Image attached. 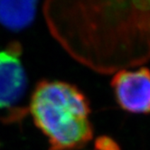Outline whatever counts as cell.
Segmentation results:
<instances>
[{
    "mask_svg": "<svg viewBox=\"0 0 150 150\" xmlns=\"http://www.w3.org/2000/svg\"><path fill=\"white\" fill-rule=\"evenodd\" d=\"M30 111L35 125L48 137L52 150L78 148L92 137L89 103L69 83L40 82L32 95Z\"/></svg>",
    "mask_w": 150,
    "mask_h": 150,
    "instance_id": "cell-1",
    "label": "cell"
},
{
    "mask_svg": "<svg viewBox=\"0 0 150 150\" xmlns=\"http://www.w3.org/2000/svg\"><path fill=\"white\" fill-rule=\"evenodd\" d=\"M27 77L15 47L0 51V109L10 108L24 97Z\"/></svg>",
    "mask_w": 150,
    "mask_h": 150,
    "instance_id": "cell-3",
    "label": "cell"
},
{
    "mask_svg": "<svg viewBox=\"0 0 150 150\" xmlns=\"http://www.w3.org/2000/svg\"><path fill=\"white\" fill-rule=\"evenodd\" d=\"M112 86L117 102L131 113H147L150 105V80L146 68L117 73Z\"/></svg>",
    "mask_w": 150,
    "mask_h": 150,
    "instance_id": "cell-2",
    "label": "cell"
},
{
    "mask_svg": "<svg viewBox=\"0 0 150 150\" xmlns=\"http://www.w3.org/2000/svg\"><path fill=\"white\" fill-rule=\"evenodd\" d=\"M35 1H0V23L12 30L29 25L35 16Z\"/></svg>",
    "mask_w": 150,
    "mask_h": 150,
    "instance_id": "cell-4",
    "label": "cell"
}]
</instances>
